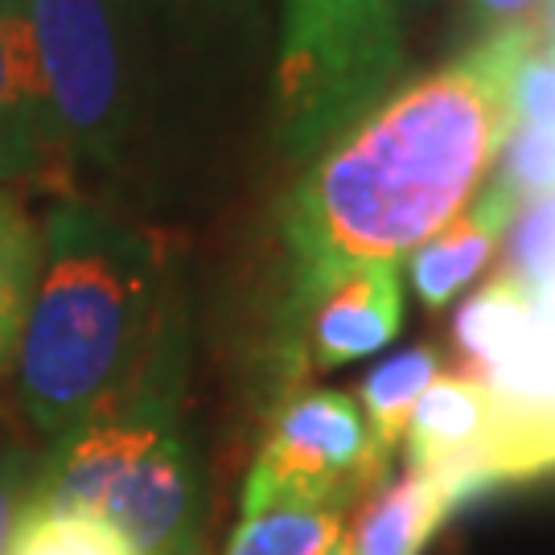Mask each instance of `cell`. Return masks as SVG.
<instances>
[{"instance_id":"cell-1","label":"cell","mask_w":555,"mask_h":555,"mask_svg":"<svg viewBox=\"0 0 555 555\" xmlns=\"http://www.w3.org/2000/svg\"><path fill=\"white\" fill-rule=\"evenodd\" d=\"M535 38L539 29H515L474 41L321 149L284 206L293 297L371 259L399 263L486 190Z\"/></svg>"},{"instance_id":"cell-2","label":"cell","mask_w":555,"mask_h":555,"mask_svg":"<svg viewBox=\"0 0 555 555\" xmlns=\"http://www.w3.org/2000/svg\"><path fill=\"white\" fill-rule=\"evenodd\" d=\"M160 346V247L100 206L41 222V276L17 350L21 408L62 440L132 396Z\"/></svg>"},{"instance_id":"cell-3","label":"cell","mask_w":555,"mask_h":555,"mask_svg":"<svg viewBox=\"0 0 555 555\" xmlns=\"http://www.w3.org/2000/svg\"><path fill=\"white\" fill-rule=\"evenodd\" d=\"M173 371L160 350L124 403L54 440L29 502L100 518L137 555H194L198 469L173 424Z\"/></svg>"},{"instance_id":"cell-4","label":"cell","mask_w":555,"mask_h":555,"mask_svg":"<svg viewBox=\"0 0 555 555\" xmlns=\"http://www.w3.org/2000/svg\"><path fill=\"white\" fill-rule=\"evenodd\" d=\"M403 0H284L276 119L293 157H313L391 95L403 75Z\"/></svg>"},{"instance_id":"cell-5","label":"cell","mask_w":555,"mask_h":555,"mask_svg":"<svg viewBox=\"0 0 555 555\" xmlns=\"http://www.w3.org/2000/svg\"><path fill=\"white\" fill-rule=\"evenodd\" d=\"M62 173L116 165L128 132V75L116 0H21Z\"/></svg>"},{"instance_id":"cell-6","label":"cell","mask_w":555,"mask_h":555,"mask_svg":"<svg viewBox=\"0 0 555 555\" xmlns=\"http://www.w3.org/2000/svg\"><path fill=\"white\" fill-rule=\"evenodd\" d=\"M391 456L371 437L358 399L346 391H300L284 399L251 474L243 481V511L268 502H321L346 511L387 481Z\"/></svg>"},{"instance_id":"cell-7","label":"cell","mask_w":555,"mask_h":555,"mask_svg":"<svg viewBox=\"0 0 555 555\" xmlns=\"http://www.w3.org/2000/svg\"><path fill=\"white\" fill-rule=\"evenodd\" d=\"M502 408L498 396L469 375H440L408 420V469L433 474L453 506L498 490Z\"/></svg>"},{"instance_id":"cell-8","label":"cell","mask_w":555,"mask_h":555,"mask_svg":"<svg viewBox=\"0 0 555 555\" xmlns=\"http://www.w3.org/2000/svg\"><path fill=\"white\" fill-rule=\"evenodd\" d=\"M300 318V354L313 371L378 354L403 330V284L399 263L371 259L334 276L313 293L293 297Z\"/></svg>"},{"instance_id":"cell-9","label":"cell","mask_w":555,"mask_h":555,"mask_svg":"<svg viewBox=\"0 0 555 555\" xmlns=\"http://www.w3.org/2000/svg\"><path fill=\"white\" fill-rule=\"evenodd\" d=\"M62 178L21 0H0V185Z\"/></svg>"},{"instance_id":"cell-10","label":"cell","mask_w":555,"mask_h":555,"mask_svg":"<svg viewBox=\"0 0 555 555\" xmlns=\"http://www.w3.org/2000/svg\"><path fill=\"white\" fill-rule=\"evenodd\" d=\"M515 210L518 206L502 190L486 185L444 231L420 243L408 256V276H412V293L424 309H433V313L449 309L453 300L469 293V284L486 276V268L502 251V238H506Z\"/></svg>"},{"instance_id":"cell-11","label":"cell","mask_w":555,"mask_h":555,"mask_svg":"<svg viewBox=\"0 0 555 555\" xmlns=\"http://www.w3.org/2000/svg\"><path fill=\"white\" fill-rule=\"evenodd\" d=\"M453 498L433 474L403 469L396 481H383L362 498L350 531H341L346 555H424L444 518L453 515Z\"/></svg>"},{"instance_id":"cell-12","label":"cell","mask_w":555,"mask_h":555,"mask_svg":"<svg viewBox=\"0 0 555 555\" xmlns=\"http://www.w3.org/2000/svg\"><path fill=\"white\" fill-rule=\"evenodd\" d=\"M539 305L506 276H494L461 300L453 318V350L461 375L494 383L535 334Z\"/></svg>"},{"instance_id":"cell-13","label":"cell","mask_w":555,"mask_h":555,"mask_svg":"<svg viewBox=\"0 0 555 555\" xmlns=\"http://www.w3.org/2000/svg\"><path fill=\"white\" fill-rule=\"evenodd\" d=\"M41 276V222L0 185V378L17 366L21 334Z\"/></svg>"},{"instance_id":"cell-14","label":"cell","mask_w":555,"mask_h":555,"mask_svg":"<svg viewBox=\"0 0 555 555\" xmlns=\"http://www.w3.org/2000/svg\"><path fill=\"white\" fill-rule=\"evenodd\" d=\"M440 350L437 346H408L399 354L383 358L371 375L362 378L358 387V408L371 424V437L383 453L391 456L403 444L408 420L416 412V403L424 399V391L437 383L440 371Z\"/></svg>"},{"instance_id":"cell-15","label":"cell","mask_w":555,"mask_h":555,"mask_svg":"<svg viewBox=\"0 0 555 555\" xmlns=\"http://www.w3.org/2000/svg\"><path fill=\"white\" fill-rule=\"evenodd\" d=\"M346 511L321 502H268L243 511L222 555H330Z\"/></svg>"},{"instance_id":"cell-16","label":"cell","mask_w":555,"mask_h":555,"mask_svg":"<svg viewBox=\"0 0 555 555\" xmlns=\"http://www.w3.org/2000/svg\"><path fill=\"white\" fill-rule=\"evenodd\" d=\"M4 555H137L107 522L79 511H54L29 502L21 511Z\"/></svg>"},{"instance_id":"cell-17","label":"cell","mask_w":555,"mask_h":555,"mask_svg":"<svg viewBox=\"0 0 555 555\" xmlns=\"http://www.w3.org/2000/svg\"><path fill=\"white\" fill-rule=\"evenodd\" d=\"M527 297L543 300L555 288V190L522 202L502 238V272Z\"/></svg>"},{"instance_id":"cell-18","label":"cell","mask_w":555,"mask_h":555,"mask_svg":"<svg viewBox=\"0 0 555 555\" xmlns=\"http://www.w3.org/2000/svg\"><path fill=\"white\" fill-rule=\"evenodd\" d=\"M116 9L181 41H194L231 29L256 9V0H116Z\"/></svg>"},{"instance_id":"cell-19","label":"cell","mask_w":555,"mask_h":555,"mask_svg":"<svg viewBox=\"0 0 555 555\" xmlns=\"http://www.w3.org/2000/svg\"><path fill=\"white\" fill-rule=\"evenodd\" d=\"M515 124L527 128H552L555 132V50L535 38L531 54L522 59L515 75Z\"/></svg>"},{"instance_id":"cell-20","label":"cell","mask_w":555,"mask_h":555,"mask_svg":"<svg viewBox=\"0 0 555 555\" xmlns=\"http://www.w3.org/2000/svg\"><path fill=\"white\" fill-rule=\"evenodd\" d=\"M38 469L41 461L29 449H0V555L13 539V527H17L21 511L29 506L34 498V486H38Z\"/></svg>"},{"instance_id":"cell-21","label":"cell","mask_w":555,"mask_h":555,"mask_svg":"<svg viewBox=\"0 0 555 555\" xmlns=\"http://www.w3.org/2000/svg\"><path fill=\"white\" fill-rule=\"evenodd\" d=\"M547 0H461V25L474 41L515 34V29H539Z\"/></svg>"},{"instance_id":"cell-22","label":"cell","mask_w":555,"mask_h":555,"mask_svg":"<svg viewBox=\"0 0 555 555\" xmlns=\"http://www.w3.org/2000/svg\"><path fill=\"white\" fill-rule=\"evenodd\" d=\"M539 41L555 50V0H547V4H543V17H539Z\"/></svg>"},{"instance_id":"cell-23","label":"cell","mask_w":555,"mask_h":555,"mask_svg":"<svg viewBox=\"0 0 555 555\" xmlns=\"http://www.w3.org/2000/svg\"><path fill=\"white\" fill-rule=\"evenodd\" d=\"M330 555H346V543H341V539H337L334 547H330Z\"/></svg>"}]
</instances>
